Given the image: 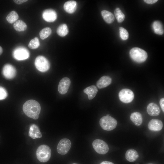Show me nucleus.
Instances as JSON below:
<instances>
[{
    "label": "nucleus",
    "instance_id": "obj_15",
    "mask_svg": "<svg viewBox=\"0 0 164 164\" xmlns=\"http://www.w3.org/2000/svg\"><path fill=\"white\" fill-rule=\"evenodd\" d=\"M29 135L33 139L40 138L42 137V135L39 128L38 126L34 124L30 126Z\"/></svg>",
    "mask_w": 164,
    "mask_h": 164
},
{
    "label": "nucleus",
    "instance_id": "obj_23",
    "mask_svg": "<svg viewBox=\"0 0 164 164\" xmlns=\"http://www.w3.org/2000/svg\"><path fill=\"white\" fill-rule=\"evenodd\" d=\"M13 27L17 31L21 32L27 29V26L26 23L22 20H19L14 22Z\"/></svg>",
    "mask_w": 164,
    "mask_h": 164
},
{
    "label": "nucleus",
    "instance_id": "obj_32",
    "mask_svg": "<svg viewBox=\"0 0 164 164\" xmlns=\"http://www.w3.org/2000/svg\"><path fill=\"white\" fill-rule=\"evenodd\" d=\"M144 1L146 3L149 4H153L156 2L157 0H144Z\"/></svg>",
    "mask_w": 164,
    "mask_h": 164
},
{
    "label": "nucleus",
    "instance_id": "obj_29",
    "mask_svg": "<svg viewBox=\"0 0 164 164\" xmlns=\"http://www.w3.org/2000/svg\"><path fill=\"white\" fill-rule=\"evenodd\" d=\"M119 32L120 37L122 39L126 40L128 39V33L125 29L122 27H120Z\"/></svg>",
    "mask_w": 164,
    "mask_h": 164
},
{
    "label": "nucleus",
    "instance_id": "obj_3",
    "mask_svg": "<svg viewBox=\"0 0 164 164\" xmlns=\"http://www.w3.org/2000/svg\"><path fill=\"white\" fill-rule=\"evenodd\" d=\"M131 58L137 63H142L145 62L148 57L146 52L144 50L138 47L132 48L129 52Z\"/></svg>",
    "mask_w": 164,
    "mask_h": 164
},
{
    "label": "nucleus",
    "instance_id": "obj_4",
    "mask_svg": "<svg viewBox=\"0 0 164 164\" xmlns=\"http://www.w3.org/2000/svg\"><path fill=\"white\" fill-rule=\"evenodd\" d=\"M99 124L101 128L104 130L110 131L114 129L117 124V120L111 116H104L99 121Z\"/></svg>",
    "mask_w": 164,
    "mask_h": 164
},
{
    "label": "nucleus",
    "instance_id": "obj_24",
    "mask_svg": "<svg viewBox=\"0 0 164 164\" xmlns=\"http://www.w3.org/2000/svg\"><path fill=\"white\" fill-rule=\"evenodd\" d=\"M56 32L57 34L60 36L63 37L66 36L69 32L67 25L65 24L60 25L57 28Z\"/></svg>",
    "mask_w": 164,
    "mask_h": 164
},
{
    "label": "nucleus",
    "instance_id": "obj_9",
    "mask_svg": "<svg viewBox=\"0 0 164 164\" xmlns=\"http://www.w3.org/2000/svg\"><path fill=\"white\" fill-rule=\"evenodd\" d=\"M71 143L68 139L64 138L59 142L57 148V152L60 154L64 155L67 154L71 147Z\"/></svg>",
    "mask_w": 164,
    "mask_h": 164
},
{
    "label": "nucleus",
    "instance_id": "obj_7",
    "mask_svg": "<svg viewBox=\"0 0 164 164\" xmlns=\"http://www.w3.org/2000/svg\"><path fill=\"white\" fill-rule=\"evenodd\" d=\"M92 146L96 152L101 154H105L109 151L108 146L106 142L100 139H96L92 142Z\"/></svg>",
    "mask_w": 164,
    "mask_h": 164
},
{
    "label": "nucleus",
    "instance_id": "obj_27",
    "mask_svg": "<svg viewBox=\"0 0 164 164\" xmlns=\"http://www.w3.org/2000/svg\"><path fill=\"white\" fill-rule=\"evenodd\" d=\"M114 14L118 22H121L124 20L125 15L119 8H117L115 9L114 11Z\"/></svg>",
    "mask_w": 164,
    "mask_h": 164
},
{
    "label": "nucleus",
    "instance_id": "obj_1",
    "mask_svg": "<svg viewBox=\"0 0 164 164\" xmlns=\"http://www.w3.org/2000/svg\"><path fill=\"white\" fill-rule=\"evenodd\" d=\"M24 113L28 117L37 119L39 118L41 111L40 105L37 101L30 100L26 101L23 106Z\"/></svg>",
    "mask_w": 164,
    "mask_h": 164
},
{
    "label": "nucleus",
    "instance_id": "obj_28",
    "mask_svg": "<svg viewBox=\"0 0 164 164\" xmlns=\"http://www.w3.org/2000/svg\"><path fill=\"white\" fill-rule=\"evenodd\" d=\"M39 45V42L38 38L35 37L34 39H31L28 44V47L31 49H34L38 48Z\"/></svg>",
    "mask_w": 164,
    "mask_h": 164
},
{
    "label": "nucleus",
    "instance_id": "obj_16",
    "mask_svg": "<svg viewBox=\"0 0 164 164\" xmlns=\"http://www.w3.org/2000/svg\"><path fill=\"white\" fill-rule=\"evenodd\" d=\"M111 78L108 76H104L101 77L97 82L96 85L99 89L105 87L111 83Z\"/></svg>",
    "mask_w": 164,
    "mask_h": 164
},
{
    "label": "nucleus",
    "instance_id": "obj_34",
    "mask_svg": "<svg viewBox=\"0 0 164 164\" xmlns=\"http://www.w3.org/2000/svg\"><path fill=\"white\" fill-rule=\"evenodd\" d=\"M100 164H114L113 162L107 161L102 162Z\"/></svg>",
    "mask_w": 164,
    "mask_h": 164
},
{
    "label": "nucleus",
    "instance_id": "obj_10",
    "mask_svg": "<svg viewBox=\"0 0 164 164\" xmlns=\"http://www.w3.org/2000/svg\"><path fill=\"white\" fill-rule=\"evenodd\" d=\"M2 74L5 78L8 79L13 78L16 76V71L15 67L11 64L7 63L3 67Z\"/></svg>",
    "mask_w": 164,
    "mask_h": 164
},
{
    "label": "nucleus",
    "instance_id": "obj_38",
    "mask_svg": "<svg viewBox=\"0 0 164 164\" xmlns=\"http://www.w3.org/2000/svg\"></svg>",
    "mask_w": 164,
    "mask_h": 164
},
{
    "label": "nucleus",
    "instance_id": "obj_19",
    "mask_svg": "<svg viewBox=\"0 0 164 164\" xmlns=\"http://www.w3.org/2000/svg\"><path fill=\"white\" fill-rule=\"evenodd\" d=\"M130 119L136 125L139 126L142 122V118L141 114L138 112H135L131 114Z\"/></svg>",
    "mask_w": 164,
    "mask_h": 164
},
{
    "label": "nucleus",
    "instance_id": "obj_17",
    "mask_svg": "<svg viewBox=\"0 0 164 164\" xmlns=\"http://www.w3.org/2000/svg\"><path fill=\"white\" fill-rule=\"evenodd\" d=\"M77 7V2L73 0L69 1L66 2L63 5L65 11L69 13H73L76 11Z\"/></svg>",
    "mask_w": 164,
    "mask_h": 164
},
{
    "label": "nucleus",
    "instance_id": "obj_18",
    "mask_svg": "<svg viewBox=\"0 0 164 164\" xmlns=\"http://www.w3.org/2000/svg\"><path fill=\"white\" fill-rule=\"evenodd\" d=\"M126 159L130 162L135 161L138 158L139 155L136 150L133 149H128L125 154Z\"/></svg>",
    "mask_w": 164,
    "mask_h": 164
},
{
    "label": "nucleus",
    "instance_id": "obj_13",
    "mask_svg": "<svg viewBox=\"0 0 164 164\" xmlns=\"http://www.w3.org/2000/svg\"><path fill=\"white\" fill-rule=\"evenodd\" d=\"M163 125V123L161 121L154 119L151 120L148 123V128L150 130L158 131L162 129Z\"/></svg>",
    "mask_w": 164,
    "mask_h": 164
},
{
    "label": "nucleus",
    "instance_id": "obj_33",
    "mask_svg": "<svg viewBox=\"0 0 164 164\" xmlns=\"http://www.w3.org/2000/svg\"><path fill=\"white\" fill-rule=\"evenodd\" d=\"M27 0H15L13 1L16 4H20L25 2L27 1Z\"/></svg>",
    "mask_w": 164,
    "mask_h": 164
},
{
    "label": "nucleus",
    "instance_id": "obj_20",
    "mask_svg": "<svg viewBox=\"0 0 164 164\" xmlns=\"http://www.w3.org/2000/svg\"><path fill=\"white\" fill-rule=\"evenodd\" d=\"M84 92L88 96L89 99H93L96 95L98 90L94 85H92L85 88L84 90Z\"/></svg>",
    "mask_w": 164,
    "mask_h": 164
},
{
    "label": "nucleus",
    "instance_id": "obj_35",
    "mask_svg": "<svg viewBox=\"0 0 164 164\" xmlns=\"http://www.w3.org/2000/svg\"><path fill=\"white\" fill-rule=\"evenodd\" d=\"M3 52V49L0 46V55H1Z\"/></svg>",
    "mask_w": 164,
    "mask_h": 164
},
{
    "label": "nucleus",
    "instance_id": "obj_30",
    "mask_svg": "<svg viewBox=\"0 0 164 164\" xmlns=\"http://www.w3.org/2000/svg\"><path fill=\"white\" fill-rule=\"evenodd\" d=\"M7 91L3 87L0 86V100L5 99L7 96Z\"/></svg>",
    "mask_w": 164,
    "mask_h": 164
},
{
    "label": "nucleus",
    "instance_id": "obj_22",
    "mask_svg": "<svg viewBox=\"0 0 164 164\" xmlns=\"http://www.w3.org/2000/svg\"><path fill=\"white\" fill-rule=\"evenodd\" d=\"M152 28L156 34L162 35L164 33V29L162 23L159 21H155L152 24Z\"/></svg>",
    "mask_w": 164,
    "mask_h": 164
},
{
    "label": "nucleus",
    "instance_id": "obj_6",
    "mask_svg": "<svg viewBox=\"0 0 164 164\" xmlns=\"http://www.w3.org/2000/svg\"><path fill=\"white\" fill-rule=\"evenodd\" d=\"M35 65L36 69L41 72L48 71L50 68V63L48 60L44 56H39L35 60Z\"/></svg>",
    "mask_w": 164,
    "mask_h": 164
},
{
    "label": "nucleus",
    "instance_id": "obj_5",
    "mask_svg": "<svg viewBox=\"0 0 164 164\" xmlns=\"http://www.w3.org/2000/svg\"><path fill=\"white\" fill-rule=\"evenodd\" d=\"M12 55L15 60H22L28 58L30 53L29 50L25 47L19 46L16 47L13 51Z\"/></svg>",
    "mask_w": 164,
    "mask_h": 164
},
{
    "label": "nucleus",
    "instance_id": "obj_25",
    "mask_svg": "<svg viewBox=\"0 0 164 164\" xmlns=\"http://www.w3.org/2000/svg\"><path fill=\"white\" fill-rule=\"evenodd\" d=\"M19 18L17 13L15 11L10 12L6 17V19L10 23L15 22Z\"/></svg>",
    "mask_w": 164,
    "mask_h": 164
},
{
    "label": "nucleus",
    "instance_id": "obj_26",
    "mask_svg": "<svg viewBox=\"0 0 164 164\" xmlns=\"http://www.w3.org/2000/svg\"><path fill=\"white\" fill-rule=\"evenodd\" d=\"M52 30L49 27L44 28L40 32L39 34L40 38L44 39L48 37L51 34Z\"/></svg>",
    "mask_w": 164,
    "mask_h": 164
},
{
    "label": "nucleus",
    "instance_id": "obj_14",
    "mask_svg": "<svg viewBox=\"0 0 164 164\" xmlns=\"http://www.w3.org/2000/svg\"><path fill=\"white\" fill-rule=\"evenodd\" d=\"M147 111L148 113L151 116H156L159 114L160 109L159 106L153 102L150 103L147 106Z\"/></svg>",
    "mask_w": 164,
    "mask_h": 164
},
{
    "label": "nucleus",
    "instance_id": "obj_36",
    "mask_svg": "<svg viewBox=\"0 0 164 164\" xmlns=\"http://www.w3.org/2000/svg\"><path fill=\"white\" fill-rule=\"evenodd\" d=\"M106 116H110V115L109 114H107Z\"/></svg>",
    "mask_w": 164,
    "mask_h": 164
},
{
    "label": "nucleus",
    "instance_id": "obj_12",
    "mask_svg": "<svg viewBox=\"0 0 164 164\" xmlns=\"http://www.w3.org/2000/svg\"><path fill=\"white\" fill-rule=\"evenodd\" d=\"M43 19L46 21L52 22L56 19L57 15L56 12L54 10L48 9L45 10L42 13Z\"/></svg>",
    "mask_w": 164,
    "mask_h": 164
},
{
    "label": "nucleus",
    "instance_id": "obj_21",
    "mask_svg": "<svg viewBox=\"0 0 164 164\" xmlns=\"http://www.w3.org/2000/svg\"><path fill=\"white\" fill-rule=\"evenodd\" d=\"M102 16L106 22L110 24L113 22L114 20V16L110 12L106 10L101 11Z\"/></svg>",
    "mask_w": 164,
    "mask_h": 164
},
{
    "label": "nucleus",
    "instance_id": "obj_2",
    "mask_svg": "<svg viewBox=\"0 0 164 164\" xmlns=\"http://www.w3.org/2000/svg\"><path fill=\"white\" fill-rule=\"evenodd\" d=\"M51 153L50 148L45 145L39 146L37 148L36 152L37 159L39 161L42 162H46L50 159Z\"/></svg>",
    "mask_w": 164,
    "mask_h": 164
},
{
    "label": "nucleus",
    "instance_id": "obj_31",
    "mask_svg": "<svg viewBox=\"0 0 164 164\" xmlns=\"http://www.w3.org/2000/svg\"><path fill=\"white\" fill-rule=\"evenodd\" d=\"M159 104L161 108L163 111L164 112V98H161L159 101Z\"/></svg>",
    "mask_w": 164,
    "mask_h": 164
},
{
    "label": "nucleus",
    "instance_id": "obj_11",
    "mask_svg": "<svg viewBox=\"0 0 164 164\" xmlns=\"http://www.w3.org/2000/svg\"><path fill=\"white\" fill-rule=\"evenodd\" d=\"M70 80L67 77L62 78L60 81L58 90L60 94H65L68 91L70 84Z\"/></svg>",
    "mask_w": 164,
    "mask_h": 164
},
{
    "label": "nucleus",
    "instance_id": "obj_8",
    "mask_svg": "<svg viewBox=\"0 0 164 164\" xmlns=\"http://www.w3.org/2000/svg\"><path fill=\"white\" fill-rule=\"evenodd\" d=\"M118 96L120 100L122 102L128 103L131 102L134 97L133 92L129 89H123L119 93Z\"/></svg>",
    "mask_w": 164,
    "mask_h": 164
},
{
    "label": "nucleus",
    "instance_id": "obj_37",
    "mask_svg": "<svg viewBox=\"0 0 164 164\" xmlns=\"http://www.w3.org/2000/svg\"><path fill=\"white\" fill-rule=\"evenodd\" d=\"M72 164H78L74 163H73Z\"/></svg>",
    "mask_w": 164,
    "mask_h": 164
}]
</instances>
